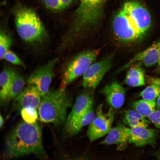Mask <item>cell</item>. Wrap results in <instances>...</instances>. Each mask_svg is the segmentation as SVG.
Here are the masks:
<instances>
[{
    "label": "cell",
    "instance_id": "29",
    "mask_svg": "<svg viewBox=\"0 0 160 160\" xmlns=\"http://www.w3.org/2000/svg\"><path fill=\"white\" fill-rule=\"evenodd\" d=\"M150 83L158 84L160 86V78L155 77H149L148 78Z\"/></svg>",
    "mask_w": 160,
    "mask_h": 160
},
{
    "label": "cell",
    "instance_id": "13",
    "mask_svg": "<svg viewBox=\"0 0 160 160\" xmlns=\"http://www.w3.org/2000/svg\"><path fill=\"white\" fill-rule=\"evenodd\" d=\"M36 87L34 85L28 84L13 100L14 108L20 111L22 108L31 107L38 109L41 99Z\"/></svg>",
    "mask_w": 160,
    "mask_h": 160
},
{
    "label": "cell",
    "instance_id": "8",
    "mask_svg": "<svg viewBox=\"0 0 160 160\" xmlns=\"http://www.w3.org/2000/svg\"><path fill=\"white\" fill-rule=\"evenodd\" d=\"M58 60V58H54L39 66L31 74L28 79V84L34 85L42 97L50 89V85L55 75L54 69Z\"/></svg>",
    "mask_w": 160,
    "mask_h": 160
},
{
    "label": "cell",
    "instance_id": "4",
    "mask_svg": "<svg viewBox=\"0 0 160 160\" xmlns=\"http://www.w3.org/2000/svg\"><path fill=\"white\" fill-rule=\"evenodd\" d=\"M113 28L116 37L123 43L140 41L145 36L139 29L135 20L123 7L114 17Z\"/></svg>",
    "mask_w": 160,
    "mask_h": 160
},
{
    "label": "cell",
    "instance_id": "28",
    "mask_svg": "<svg viewBox=\"0 0 160 160\" xmlns=\"http://www.w3.org/2000/svg\"><path fill=\"white\" fill-rule=\"evenodd\" d=\"M148 117L156 128L160 129V109L154 110Z\"/></svg>",
    "mask_w": 160,
    "mask_h": 160
},
{
    "label": "cell",
    "instance_id": "18",
    "mask_svg": "<svg viewBox=\"0 0 160 160\" xmlns=\"http://www.w3.org/2000/svg\"><path fill=\"white\" fill-rule=\"evenodd\" d=\"M95 116V111L92 106L83 115L69 126L65 127L66 133L69 136L76 135L84 127L89 125L94 120Z\"/></svg>",
    "mask_w": 160,
    "mask_h": 160
},
{
    "label": "cell",
    "instance_id": "30",
    "mask_svg": "<svg viewBox=\"0 0 160 160\" xmlns=\"http://www.w3.org/2000/svg\"><path fill=\"white\" fill-rule=\"evenodd\" d=\"M156 102L157 108L159 109H160V95L157 97Z\"/></svg>",
    "mask_w": 160,
    "mask_h": 160
},
{
    "label": "cell",
    "instance_id": "12",
    "mask_svg": "<svg viewBox=\"0 0 160 160\" xmlns=\"http://www.w3.org/2000/svg\"><path fill=\"white\" fill-rule=\"evenodd\" d=\"M122 7L136 20L140 29L145 35L151 23V17L147 9L140 3L134 1L126 2Z\"/></svg>",
    "mask_w": 160,
    "mask_h": 160
},
{
    "label": "cell",
    "instance_id": "14",
    "mask_svg": "<svg viewBox=\"0 0 160 160\" xmlns=\"http://www.w3.org/2000/svg\"><path fill=\"white\" fill-rule=\"evenodd\" d=\"M128 142L137 147L147 145H154L156 143L157 131L143 127H127Z\"/></svg>",
    "mask_w": 160,
    "mask_h": 160
},
{
    "label": "cell",
    "instance_id": "9",
    "mask_svg": "<svg viewBox=\"0 0 160 160\" xmlns=\"http://www.w3.org/2000/svg\"><path fill=\"white\" fill-rule=\"evenodd\" d=\"M112 59L111 55H109L89 65L83 75L82 84L84 88L95 89L105 73L111 68Z\"/></svg>",
    "mask_w": 160,
    "mask_h": 160
},
{
    "label": "cell",
    "instance_id": "17",
    "mask_svg": "<svg viewBox=\"0 0 160 160\" xmlns=\"http://www.w3.org/2000/svg\"><path fill=\"white\" fill-rule=\"evenodd\" d=\"M128 68L124 80L127 85L132 87L143 86L145 84L144 71L140 62L132 65Z\"/></svg>",
    "mask_w": 160,
    "mask_h": 160
},
{
    "label": "cell",
    "instance_id": "31",
    "mask_svg": "<svg viewBox=\"0 0 160 160\" xmlns=\"http://www.w3.org/2000/svg\"><path fill=\"white\" fill-rule=\"evenodd\" d=\"M0 128H1L3 126L4 123V119L1 115H0Z\"/></svg>",
    "mask_w": 160,
    "mask_h": 160
},
{
    "label": "cell",
    "instance_id": "15",
    "mask_svg": "<svg viewBox=\"0 0 160 160\" xmlns=\"http://www.w3.org/2000/svg\"><path fill=\"white\" fill-rule=\"evenodd\" d=\"M100 92L105 96L108 103L113 109H118L123 105L125 91L118 82L113 81L105 85Z\"/></svg>",
    "mask_w": 160,
    "mask_h": 160
},
{
    "label": "cell",
    "instance_id": "1",
    "mask_svg": "<svg viewBox=\"0 0 160 160\" xmlns=\"http://www.w3.org/2000/svg\"><path fill=\"white\" fill-rule=\"evenodd\" d=\"M30 154L46 159L47 156L43 147L41 127L37 123H20L8 134L5 141L3 156L7 159Z\"/></svg>",
    "mask_w": 160,
    "mask_h": 160
},
{
    "label": "cell",
    "instance_id": "23",
    "mask_svg": "<svg viewBox=\"0 0 160 160\" xmlns=\"http://www.w3.org/2000/svg\"><path fill=\"white\" fill-rule=\"evenodd\" d=\"M160 95V86L153 83H151L140 93L143 99L148 100H156Z\"/></svg>",
    "mask_w": 160,
    "mask_h": 160
},
{
    "label": "cell",
    "instance_id": "11",
    "mask_svg": "<svg viewBox=\"0 0 160 160\" xmlns=\"http://www.w3.org/2000/svg\"><path fill=\"white\" fill-rule=\"evenodd\" d=\"M160 56V39L154 42L151 46L144 50L136 55L128 62L123 65L118 72L128 68L132 65L140 62L147 67L154 65Z\"/></svg>",
    "mask_w": 160,
    "mask_h": 160
},
{
    "label": "cell",
    "instance_id": "33",
    "mask_svg": "<svg viewBox=\"0 0 160 160\" xmlns=\"http://www.w3.org/2000/svg\"><path fill=\"white\" fill-rule=\"evenodd\" d=\"M158 64L160 67V56L158 62Z\"/></svg>",
    "mask_w": 160,
    "mask_h": 160
},
{
    "label": "cell",
    "instance_id": "24",
    "mask_svg": "<svg viewBox=\"0 0 160 160\" xmlns=\"http://www.w3.org/2000/svg\"><path fill=\"white\" fill-rule=\"evenodd\" d=\"M37 109L28 107L23 108L20 111L21 116L24 121L30 124L36 123L38 117Z\"/></svg>",
    "mask_w": 160,
    "mask_h": 160
},
{
    "label": "cell",
    "instance_id": "16",
    "mask_svg": "<svg viewBox=\"0 0 160 160\" xmlns=\"http://www.w3.org/2000/svg\"><path fill=\"white\" fill-rule=\"evenodd\" d=\"M127 127L121 123L112 127L105 138L100 143L102 145H116L119 151L124 150L127 148L128 142Z\"/></svg>",
    "mask_w": 160,
    "mask_h": 160
},
{
    "label": "cell",
    "instance_id": "3",
    "mask_svg": "<svg viewBox=\"0 0 160 160\" xmlns=\"http://www.w3.org/2000/svg\"><path fill=\"white\" fill-rule=\"evenodd\" d=\"M17 32L19 37L26 42H41L45 36L44 26L36 14L27 8L19 9L15 16Z\"/></svg>",
    "mask_w": 160,
    "mask_h": 160
},
{
    "label": "cell",
    "instance_id": "19",
    "mask_svg": "<svg viewBox=\"0 0 160 160\" xmlns=\"http://www.w3.org/2000/svg\"><path fill=\"white\" fill-rule=\"evenodd\" d=\"M15 70L11 68L5 67L0 74V98L2 104H5L12 82Z\"/></svg>",
    "mask_w": 160,
    "mask_h": 160
},
{
    "label": "cell",
    "instance_id": "22",
    "mask_svg": "<svg viewBox=\"0 0 160 160\" xmlns=\"http://www.w3.org/2000/svg\"><path fill=\"white\" fill-rule=\"evenodd\" d=\"M156 105V100H148L143 99L134 101L131 104L133 110L145 118L155 110Z\"/></svg>",
    "mask_w": 160,
    "mask_h": 160
},
{
    "label": "cell",
    "instance_id": "2",
    "mask_svg": "<svg viewBox=\"0 0 160 160\" xmlns=\"http://www.w3.org/2000/svg\"><path fill=\"white\" fill-rule=\"evenodd\" d=\"M72 105V98L66 88L49 89L42 97L38 109L40 120L60 126L65 123L68 110Z\"/></svg>",
    "mask_w": 160,
    "mask_h": 160
},
{
    "label": "cell",
    "instance_id": "6",
    "mask_svg": "<svg viewBox=\"0 0 160 160\" xmlns=\"http://www.w3.org/2000/svg\"><path fill=\"white\" fill-rule=\"evenodd\" d=\"M106 0H79L80 5L76 13V30L96 23L102 15Z\"/></svg>",
    "mask_w": 160,
    "mask_h": 160
},
{
    "label": "cell",
    "instance_id": "32",
    "mask_svg": "<svg viewBox=\"0 0 160 160\" xmlns=\"http://www.w3.org/2000/svg\"><path fill=\"white\" fill-rule=\"evenodd\" d=\"M157 156L158 159H160V150L158 153L157 155Z\"/></svg>",
    "mask_w": 160,
    "mask_h": 160
},
{
    "label": "cell",
    "instance_id": "7",
    "mask_svg": "<svg viewBox=\"0 0 160 160\" xmlns=\"http://www.w3.org/2000/svg\"><path fill=\"white\" fill-rule=\"evenodd\" d=\"M95 113V117L89 125L87 132L90 142L107 135L112 128L114 119V112L112 107L104 112L103 104H101L97 107Z\"/></svg>",
    "mask_w": 160,
    "mask_h": 160
},
{
    "label": "cell",
    "instance_id": "10",
    "mask_svg": "<svg viewBox=\"0 0 160 160\" xmlns=\"http://www.w3.org/2000/svg\"><path fill=\"white\" fill-rule=\"evenodd\" d=\"M86 90L76 98L71 111L67 116L65 127H68L83 115L92 106L93 102L94 90L86 89Z\"/></svg>",
    "mask_w": 160,
    "mask_h": 160
},
{
    "label": "cell",
    "instance_id": "27",
    "mask_svg": "<svg viewBox=\"0 0 160 160\" xmlns=\"http://www.w3.org/2000/svg\"><path fill=\"white\" fill-rule=\"evenodd\" d=\"M3 59L13 64L25 68V65L23 61L15 53L9 49L5 53Z\"/></svg>",
    "mask_w": 160,
    "mask_h": 160
},
{
    "label": "cell",
    "instance_id": "26",
    "mask_svg": "<svg viewBox=\"0 0 160 160\" xmlns=\"http://www.w3.org/2000/svg\"><path fill=\"white\" fill-rule=\"evenodd\" d=\"M12 41L8 35L1 32L0 36V58L3 59L4 55L12 46Z\"/></svg>",
    "mask_w": 160,
    "mask_h": 160
},
{
    "label": "cell",
    "instance_id": "5",
    "mask_svg": "<svg viewBox=\"0 0 160 160\" xmlns=\"http://www.w3.org/2000/svg\"><path fill=\"white\" fill-rule=\"evenodd\" d=\"M100 52V49H87L73 58L63 73L60 87L66 88L76 79L83 75L89 65L94 62Z\"/></svg>",
    "mask_w": 160,
    "mask_h": 160
},
{
    "label": "cell",
    "instance_id": "20",
    "mask_svg": "<svg viewBox=\"0 0 160 160\" xmlns=\"http://www.w3.org/2000/svg\"><path fill=\"white\" fill-rule=\"evenodd\" d=\"M123 123L131 128H147L149 121L134 110L128 109L124 113L122 118Z\"/></svg>",
    "mask_w": 160,
    "mask_h": 160
},
{
    "label": "cell",
    "instance_id": "25",
    "mask_svg": "<svg viewBox=\"0 0 160 160\" xmlns=\"http://www.w3.org/2000/svg\"><path fill=\"white\" fill-rule=\"evenodd\" d=\"M73 0H43L45 5L49 9L58 10L68 6Z\"/></svg>",
    "mask_w": 160,
    "mask_h": 160
},
{
    "label": "cell",
    "instance_id": "21",
    "mask_svg": "<svg viewBox=\"0 0 160 160\" xmlns=\"http://www.w3.org/2000/svg\"><path fill=\"white\" fill-rule=\"evenodd\" d=\"M25 84L24 77L15 70L9 91L5 104L7 103L18 95L24 89Z\"/></svg>",
    "mask_w": 160,
    "mask_h": 160
}]
</instances>
